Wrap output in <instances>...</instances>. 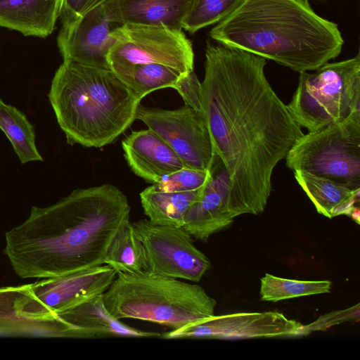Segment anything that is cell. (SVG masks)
I'll list each match as a JSON object with an SVG mask.
<instances>
[{"label": "cell", "mask_w": 360, "mask_h": 360, "mask_svg": "<svg viewBox=\"0 0 360 360\" xmlns=\"http://www.w3.org/2000/svg\"><path fill=\"white\" fill-rule=\"evenodd\" d=\"M266 59L207 44L201 108L229 179L226 211L257 215L272 191L274 168L304 133L267 80Z\"/></svg>", "instance_id": "obj_1"}, {"label": "cell", "mask_w": 360, "mask_h": 360, "mask_svg": "<svg viewBox=\"0 0 360 360\" xmlns=\"http://www.w3.org/2000/svg\"><path fill=\"white\" fill-rule=\"evenodd\" d=\"M130 205L117 186L77 188L5 234L4 254L22 278L68 275L103 264L117 231L129 220Z\"/></svg>", "instance_id": "obj_2"}, {"label": "cell", "mask_w": 360, "mask_h": 360, "mask_svg": "<svg viewBox=\"0 0 360 360\" xmlns=\"http://www.w3.org/2000/svg\"><path fill=\"white\" fill-rule=\"evenodd\" d=\"M209 35L300 73L336 58L344 44L338 25L316 14L307 0H243Z\"/></svg>", "instance_id": "obj_3"}, {"label": "cell", "mask_w": 360, "mask_h": 360, "mask_svg": "<svg viewBox=\"0 0 360 360\" xmlns=\"http://www.w3.org/2000/svg\"><path fill=\"white\" fill-rule=\"evenodd\" d=\"M48 97L67 143H112L136 120L140 100L110 69L63 61Z\"/></svg>", "instance_id": "obj_4"}, {"label": "cell", "mask_w": 360, "mask_h": 360, "mask_svg": "<svg viewBox=\"0 0 360 360\" xmlns=\"http://www.w3.org/2000/svg\"><path fill=\"white\" fill-rule=\"evenodd\" d=\"M103 300L118 320L150 321L172 330L213 316L217 304L199 285L147 271L117 272Z\"/></svg>", "instance_id": "obj_5"}, {"label": "cell", "mask_w": 360, "mask_h": 360, "mask_svg": "<svg viewBox=\"0 0 360 360\" xmlns=\"http://www.w3.org/2000/svg\"><path fill=\"white\" fill-rule=\"evenodd\" d=\"M297 123L312 132L360 110V53L326 63L314 73H300L297 87L287 105Z\"/></svg>", "instance_id": "obj_6"}, {"label": "cell", "mask_w": 360, "mask_h": 360, "mask_svg": "<svg viewBox=\"0 0 360 360\" xmlns=\"http://www.w3.org/2000/svg\"><path fill=\"white\" fill-rule=\"evenodd\" d=\"M285 159L293 171L328 178L360 191V110L304 134Z\"/></svg>", "instance_id": "obj_7"}, {"label": "cell", "mask_w": 360, "mask_h": 360, "mask_svg": "<svg viewBox=\"0 0 360 360\" xmlns=\"http://www.w3.org/2000/svg\"><path fill=\"white\" fill-rule=\"evenodd\" d=\"M148 273L188 281H200L210 269L208 257L182 227L161 225L149 219L132 222Z\"/></svg>", "instance_id": "obj_8"}, {"label": "cell", "mask_w": 360, "mask_h": 360, "mask_svg": "<svg viewBox=\"0 0 360 360\" xmlns=\"http://www.w3.org/2000/svg\"><path fill=\"white\" fill-rule=\"evenodd\" d=\"M108 63H157L182 74L193 71L192 44L181 30L124 24L113 32ZM110 67V66H109Z\"/></svg>", "instance_id": "obj_9"}, {"label": "cell", "mask_w": 360, "mask_h": 360, "mask_svg": "<svg viewBox=\"0 0 360 360\" xmlns=\"http://www.w3.org/2000/svg\"><path fill=\"white\" fill-rule=\"evenodd\" d=\"M136 120L164 139L186 167L213 171L217 157L202 112L184 105L174 110L139 105Z\"/></svg>", "instance_id": "obj_10"}, {"label": "cell", "mask_w": 360, "mask_h": 360, "mask_svg": "<svg viewBox=\"0 0 360 360\" xmlns=\"http://www.w3.org/2000/svg\"><path fill=\"white\" fill-rule=\"evenodd\" d=\"M117 271L108 264L30 283L22 298V311L45 322L58 321L56 313L87 298L103 294Z\"/></svg>", "instance_id": "obj_11"}, {"label": "cell", "mask_w": 360, "mask_h": 360, "mask_svg": "<svg viewBox=\"0 0 360 360\" xmlns=\"http://www.w3.org/2000/svg\"><path fill=\"white\" fill-rule=\"evenodd\" d=\"M118 0H107L62 27L57 44L63 61L110 69L108 56L115 39L113 32L124 25Z\"/></svg>", "instance_id": "obj_12"}, {"label": "cell", "mask_w": 360, "mask_h": 360, "mask_svg": "<svg viewBox=\"0 0 360 360\" xmlns=\"http://www.w3.org/2000/svg\"><path fill=\"white\" fill-rule=\"evenodd\" d=\"M302 325L276 311L238 312L219 316L161 335L165 339H217L236 340L300 337Z\"/></svg>", "instance_id": "obj_13"}, {"label": "cell", "mask_w": 360, "mask_h": 360, "mask_svg": "<svg viewBox=\"0 0 360 360\" xmlns=\"http://www.w3.org/2000/svg\"><path fill=\"white\" fill-rule=\"evenodd\" d=\"M122 147L131 171L150 184L186 167L168 143L148 128L132 131L122 140Z\"/></svg>", "instance_id": "obj_14"}, {"label": "cell", "mask_w": 360, "mask_h": 360, "mask_svg": "<svg viewBox=\"0 0 360 360\" xmlns=\"http://www.w3.org/2000/svg\"><path fill=\"white\" fill-rule=\"evenodd\" d=\"M56 314L70 326L73 338H157L162 335L136 329L114 318L104 305L103 294L80 301Z\"/></svg>", "instance_id": "obj_15"}, {"label": "cell", "mask_w": 360, "mask_h": 360, "mask_svg": "<svg viewBox=\"0 0 360 360\" xmlns=\"http://www.w3.org/2000/svg\"><path fill=\"white\" fill-rule=\"evenodd\" d=\"M229 179L226 172L215 174L201 196L187 210L182 226L192 237L206 243L209 238L229 228L233 221L226 211Z\"/></svg>", "instance_id": "obj_16"}, {"label": "cell", "mask_w": 360, "mask_h": 360, "mask_svg": "<svg viewBox=\"0 0 360 360\" xmlns=\"http://www.w3.org/2000/svg\"><path fill=\"white\" fill-rule=\"evenodd\" d=\"M61 0H0V27L25 36L45 38L52 34Z\"/></svg>", "instance_id": "obj_17"}, {"label": "cell", "mask_w": 360, "mask_h": 360, "mask_svg": "<svg viewBox=\"0 0 360 360\" xmlns=\"http://www.w3.org/2000/svg\"><path fill=\"white\" fill-rule=\"evenodd\" d=\"M29 284L0 287V335L68 338V326L32 319L22 311V298Z\"/></svg>", "instance_id": "obj_18"}, {"label": "cell", "mask_w": 360, "mask_h": 360, "mask_svg": "<svg viewBox=\"0 0 360 360\" xmlns=\"http://www.w3.org/2000/svg\"><path fill=\"white\" fill-rule=\"evenodd\" d=\"M295 178L314 204L316 211L332 219L350 216L359 201L360 191H354L328 178L302 171H293Z\"/></svg>", "instance_id": "obj_19"}, {"label": "cell", "mask_w": 360, "mask_h": 360, "mask_svg": "<svg viewBox=\"0 0 360 360\" xmlns=\"http://www.w3.org/2000/svg\"><path fill=\"white\" fill-rule=\"evenodd\" d=\"M193 0H118L124 24L181 30Z\"/></svg>", "instance_id": "obj_20"}, {"label": "cell", "mask_w": 360, "mask_h": 360, "mask_svg": "<svg viewBox=\"0 0 360 360\" xmlns=\"http://www.w3.org/2000/svg\"><path fill=\"white\" fill-rule=\"evenodd\" d=\"M205 186L185 192L156 191L148 186L140 193L144 214L153 223L182 227L187 210L200 198Z\"/></svg>", "instance_id": "obj_21"}, {"label": "cell", "mask_w": 360, "mask_h": 360, "mask_svg": "<svg viewBox=\"0 0 360 360\" xmlns=\"http://www.w3.org/2000/svg\"><path fill=\"white\" fill-rule=\"evenodd\" d=\"M109 66L140 101L153 91L174 89L184 75L174 68L157 63H112Z\"/></svg>", "instance_id": "obj_22"}, {"label": "cell", "mask_w": 360, "mask_h": 360, "mask_svg": "<svg viewBox=\"0 0 360 360\" xmlns=\"http://www.w3.org/2000/svg\"><path fill=\"white\" fill-rule=\"evenodd\" d=\"M0 129L10 141L22 164L44 161L36 146L34 126L25 113L1 98Z\"/></svg>", "instance_id": "obj_23"}, {"label": "cell", "mask_w": 360, "mask_h": 360, "mask_svg": "<svg viewBox=\"0 0 360 360\" xmlns=\"http://www.w3.org/2000/svg\"><path fill=\"white\" fill-rule=\"evenodd\" d=\"M103 264L112 266L117 272L140 274L146 271L143 249L129 220L122 225L113 238Z\"/></svg>", "instance_id": "obj_24"}, {"label": "cell", "mask_w": 360, "mask_h": 360, "mask_svg": "<svg viewBox=\"0 0 360 360\" xmlns=\"http://www.w3.org/2000/svg\"><path fill=\"white\" fill-rule=\"evenodd\" d=\"M330 281H300L280 278L269 274L261 278V300L278 302L284 300L325 294L330 292Z\"/></svg>", "instance_id": "obj_25"}, {"label": "cell", "mask_w": 360, "mask_h": 360, "mask_svg": "<svg viewBox=\"0 0 360 360\" xmlns=\"http://www.w3.org/2000/svg\"><path fill=\"white\" fill-rule=\"evenodd\" d=\"M243 0H193L183 29L190 33L218 23L231 13Z\"/></svg>", "instance_id": "obj_26"}, {"label": "cell", "mask_w": 360, "mask_h": 360, "mask_svg": "<svg viewBox=\"0 0 360 360\" xmlns=\"http://www.w3.org/2000/svg\"><path fill=\"white\" fill-rule=\"evenodd\" d=\"M215 169L205 171L184 167L164 176L149 187L156 191L185 192L205 187L212 179Z\"/></svg>", "instance_id": "obj_27"}, {"label": "cell", "mask_w": 360, "mask_h": 360, "mask_svg": "<svg viewBox=\"0 0 360 360\" xmlns=\"http://www.w3.org/2000/svg\"><path fill=\"white\" fill-rule=\"evenodd\" d=\"M359 304H357L346 309L334 311L323 315L310 324L302 325L300 335L304 336L314 331L326 330L341 323L359 320Z\"/></svg>", "instance_id": "obj_28"}, {"label": "cell", "mask_w": 360, "mask_h": 360, "mask_svg": "<svg viewBox=\"0 0 360 360\" xmlns=\"http://www.w3.org/2000/svg\"><path fill=\"white\" fill-rule=\"evenodd\" d=\"M174 89L180 94L186 105L202 112L201 82L198 80L194 70L182 75Z\"/></svg>", "instance_id": "obj_29"}, {"label": "cell", "mask_w": 360, "mask_h": 360, "mask_svg": "<svg viewBox=\"0 0 360 360\" xmlns=\"http://www.w3.org/2000/svg\"><path fill=\"white\" fill-rule=\"evenodd\" d=\"M107 0H61L60 15L62 27L73 24L82 15Z\"/></svg>", "instance_id": "obj_30"}, {"label": "cell", "mask_w": 360, "mask_h": 360, "mask_svg": "<svg viewBox=\"0 0 360 360\" xmlns=\"http://www.w3.org/2000/svg\"><path fill=\"white\" fill-rule=\"evenodd\" d=\"M350 217H352L354 220H356L357 224H359V209L358 207H355L352 210Z\"/></svg>", "instance_id": "obj_31"}]
</instances>
